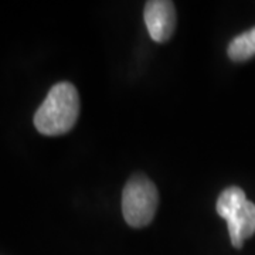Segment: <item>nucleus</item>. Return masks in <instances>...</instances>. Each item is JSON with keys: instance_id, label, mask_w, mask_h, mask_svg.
Masks as SVG:
<instances>
[{"instance_id": "obj_1", "label": "nucleus", "mask_w": 255, "mask_h": 255, "mask_svg": "<svg viewBox=\"0 0 255 255\" xmlns=\"http://www.w3.org/2000/svg\"><path fill=\"white\" fill-rule=\"evenodd\" d=\"M80 115V95L70 82H58L47 94L34 115V127L47 136L71 130Z\"/></svg>"}, {"instance_id": "obj_2", "label": "nucleus", "mask_w": 255, "mask_h": 255, "mask_svg": "<svg viewBox=\"0 0 255 255\" xmlns=\"http://www.w3.org/2000/svg\"><path fill=\"white\" fill-rule=\"evenodd\" d=\"M159 204V193L152 180L142 174L133 176L122 193V213L130 227L140 228L152 223Z\"/></svg>"}, {"instance_id": "obj_3", "label": "nucleus", "mask_w": 255, "mask_h": 255, "mask_svg": "<svg viewBox=\"0 0 255 255\" xmlns=\"http://www.w3.org/2000/svg\"><path fill=\"white\" fill-rule=\"evenodd\" d=\"M145 24L156 43H164L173 36L176 27V9L172 1L152 0L145 6Z\"/></svg>"}, {"instance_id": "obj_4", "label": "nucleus", "mask_w": 255, "mask_h": 255, "mask_svg": "<svg viewBox=\"0 0 255 255\" xmlns=\"http://www.w3.org/2000/svg\"><path fill=\"white\" fill-rule=\"evenodd\" d=\"M228 233L231 244L236 248H243L247 238L253 237L255 233V204L247 200L237 213L227 220Z\"/></svg>"}, {"instance_id": "obj_5", "label": "nucleus", "mask_w": 255, "mask_h": 255, "mask_svg": "<svg viewBox=\"0 0 255 255\" xmlns=\"http://www.w3.org/2000/svg\"><path fill=\"white\" fill-rule=\"evenodd\" d=\"M247 201L246 193L241 190L240 187H228L220 194L217 199L216 209L219 213L220 217L227 221L230 217H233L238 210L241 209V206Z\"/></svg>"}, {"instance_id": "obj_6", "label": "nucleus", "mask_w": 255, "mask_h": 255, "mask_svg": "<svg viewBox=\"0 0 255 255\" xmlns=\"http://www.w3.org/2000/svg\"><path fill=\"white\" fill-rule=\"evenodd\" d=\"M228 57L233 61H247L255 55V27L237 36L228 46Z\"/></svg>"}]
</instances>
